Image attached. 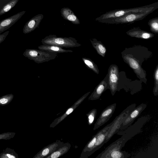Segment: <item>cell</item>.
Segmentation results:
<instances>
[{
	"label": "cell",
	"instance_id": "4",
	"mask_svg": "<svg viewBox=\"0 0 158 158\" xmlns=\"http://www.w3.org/2000/svg\"><path fill=\"white\" fill-rule=\"evenodd\" d=\"M23 55L36 63H41L54 60L57 56V53L34 49H27Z\"/></svg>",
	"mask_w": 158,
	"mask_h": 158
},
{
	"label": "cell",
	"instance_id": "8",
	"mask_svg": "<svg viewBox=\"0 0 158 158\" xmlns=\"http://www.w3.org/2000/svg\"><path fill=\"white\" fill-rule=\"evenodd\" d=\"M147 107L146 104L142 103L135 107L129 114L121 124L119 131L125 130L129 127Z\"/></svg>",
	"mask_w": 158,
	"mask_h": 158
},
{
	"label": "cell",
	"instance_id": "12",
	"mask_svg": "<svg viewBox=\"0 0 158 158\" xmlns=\"http://www.w3.org/2000/svg\"><path fill=\"white\" fill-rule=\"evenodd\" d=\"M109 89L108 81V74H106L104 79L95 87L88 99L94 100L98 99L106 89Z\"/></svg>",
	"mask_w": 158,
	"mask_h": 158
},
{
	"label": "cell",
	"instance_id": "22",
	"mask_svg": "<svg viewBox=\"0 0 158 158\" xmlns=\"http://www.w3.org/2000/svg\"><path fill=\"white\" fill-rule=\"evenodd\" d=\"M92 46L96 50L97 53L104 57L106 52V49L105 46L100 41L95 38L90 40Z\"/></svg>",
	"mask_w": 158,
	"mask_h": 158
},
{
	"label": "cell",
	"instance_id": "17",
	"mask_svg": "<svg viewBox=\"0 0 158 158\" xmlns=\"http://www.w3.org/2000/svg\"><path fill=\"white\" fill-rule=\"evenodd\" d=\"M60 13L63 18L73 24L78 25L80 21L77 16L72 10L68 7H64L60 10Z\"/></svg>",
	"mask_w": 158,
	"mask_h": 158
},
{
	"label": "cell",
	"instance_id": "1",
	"mask_svg": "<svg viewBox=\"0 0 158 158\" xmlns=\"http://www.w3.org/2000/svg\"><path fill=\"white\" fill-rule=\"evenodd\" d=\"M121 54L124 62L132 69L137 77L146 84V72L142 67V64L144 60L150 57L152 52L144 46L135 45L126 48Z\"/></svg>",
	"mask_w": 158,
	"mask_h": 158
},
{
	"label": "cell",
	"instance_id": "15",
	"mask_svg": "<svg viewBox=\"0 0 158 158\" xmlns=\"http://www.w3.org/2000/svg\"><path fill=\"white\" fill-rule=\"evenodd\" d=\"M126 33L131 37L144 39H151L155 35L153 33L143 30L139 27H134L128 31Z\"/></svg>",
	"mask_w": 158,
	"mask_h": 158
},
{
	"label": "cell",
	"instance_id": "3",
	"mask_svg": "<svg viewBox=\"0 0 158 158\" xmlns=\"http://www.w3.org/2000/svg\"><path fill=\"white\" fill-rule=\"evenodd\" d=\"M41 42L43 44L54 45L63 48H74L81 46L74 38L58 37L55 35H50L46 36L42 40Z\"/></svg>",
	"mask_w": 158,
	"mask_h": 158
},
{
	"label": "cell",
	"instance_id": "23",
	"mask_svg": "<svg viewBox=\"0 0 158 158\" xmlns=\"http://www.w3.org/2000/svg\"><path fill=\"white\" fill-rule=\"evenodd\" d=\"M19 0H11L0 8V16L8 12L14 7Z\"/></svg>",
	"mask_w": 158,
	"mask_h": 158
},
{
	"label": "cell",
	"instance_id": "5",
	"mask_svg": "<svg viewBox=\"0 0 158 158\" xmlns=\"http://www.w3.org/2000/svg\"><path fill=\"white\" fill-rule=\"evenodd\" d=\"M136 104H133L124 110L112 121V123L107 131V135L105 141L107 143L115 134L119 131L121 125L128 116L129 114L135 107Z\"/></svg>",
	"mask_w": 158,
	"mask_h": 158
},
{
	"label": "cell",
	"instance_id": "31",
	"mask_svg": "<svg viewBox=\"0 0 158 158\" xmlns=\"http://www.w3.org/2000/svg\"><path fill=\"white\" fill-rule=\"evenodd\" d=\"M7 156L9 158H15V157L10 154H7Z\"/></svg>",
	"mask_w": 158,
	"mask_h": 158
},
{
	"label": "cell",
	"instance_id": "30",
	"mask_svg": "<svg viewBox=\"0 0 158 158\" xmlns=\"http://www.w3.org/2000/svg\"><path fill=\"white\" fill-rule=\"evenodd\" d=\"M8 102V99L6 98H3L0 99V103L5 104L7 103Z\"/></svg>",
	"mask_w": 158,
	"mask_h": 158
},
{
	"label": "cell",
	"instance_id": "29",
	"mask_svg": "<svg viewBox=\"0 0 158 158\" xmlns=\"http://www.w3.org/2000/svg\"><path fill=\"white\" fill-rule=\"evenodd\" d=\"M11 0H0V8Z\"/></svg>",
	"mask_w": 158,
	"mask_h": 158
},
{
	"label": "cell",
	"instance_id": "25",
	"mask_svg": "<svg viewBox=\"0 0 158 158\" xmlns=\"http://www.w3.org/2000/svg\"><path fill=\"white\" fill-rule=\"evenodd\" d=\"M148 24L150 31L154 33L158 34V17H156L149 20Z\"/></svg>",
	"mask_w": 158,
	"mask_h": 158
},
{
	"label": "cell",
	"instance_id": "13",
	"mask_svg": "<svg viewBox=\"0 0 158 158\" xmlns=\"http://www.w3.org/2000/svg\"><path fill=\"white\" fill-rule=\"evenodd\" d=\"M112 123V122L98 132L96 142L90 153L89 156L100 148L105 143L107 131Z\"/></svg>",
	"mask_w": 158,
	"mask_h": 158
},
{
	"label": "cell",
	"instance_id": "21",
	"mask_svg": "<svg viewBox=\"0 0 158 158\" xmlns=\"http://www.w3.org/2000/svg\"><path fill=\"white\" fill-rule=\"evenodd\" d=\"M98 132L94 135L91 139L88 142L83 149L81 154V158H88L94 147L96 141Z\"/></svg>",
	"mask_w": 158,
	"mask_h": 158
},
{
	"label": "cell",
	"instance_id": "16",
	"mask_svg": "<svg viewBox=\"0 0 158 158\" xmlns=\"http://www.w3.org/2000/svg\"><path fill=\"white\" fill-rule=\"evenodd\" d=\"M64 143L60 140L52 143L44 148L36 155L38 158H45L59 148Z\"/></svg>",
	"mask_w": 158,
	"mask_h": 158
},
{
	"label": "cell",
	"instance_id": "11",
	"mask_svg": "<svg viewBox=\"0 0 158 158\" xmlns=\"http://www.w3.org/2000/svg\"><path fill=\"white\" fill-rule=\"evenodd\" d=\"M26 12L23 11L0 21V34L16 22Z\"/></svg>",
	"mask_w": 158,
	"mask_h": 158
},
{
	"label": "cell",
	"instance_id": "6",
	"mask_svg": "<svg viewBox=\"0 0 158 158\" xmlns=\"http://www.w3.org/2000/svg\"><path fill=\"white\" fill-rule=\"evenodd\" d=\"M153 11L130 13L108 20L104 23L110 24L131 23L144 19Z\"/></svg>",
	"mask_w": 158,
	"mask_h": 158
},
{
	"label": "cell",
	"instance_id": "7",
	"mask_svg": "<svg viewBox=\"0 0 158 158\" xmlns=\"http://www.w3.org/2000/svg\"><path fill=\"white\" fill-rule=\"evenodd\" d=\"M108 81L109 89L112 96L118 91L119 81L118 68L115 64L110 65L108 70Z\"/></svg>",
	"mask_w": 158,
	"mask_h": 158
},
{
	"label": "cell",
	"instance_id": "14",
	"mask_svg": "<svg viewBox=\"0 0 158 158\" xmlns=\"http://www.w3.org/2000/svg\"><path fill=\"white\" fill-rule=\"evenodd\" d=\"M44 15L39 14L33 17L27 22L24 26L23 32L24 34L29 33L38 27Z\"/></svg>",
	"mask_w": 158,
	"mask_h": 158
},
{
	"label": "cell",
	"instance_id": "10",
	"mask_svg": "<svg viewBox=\"0 0 158 158\" xmlns=\"http://www.w3.org/2000/svg\"><path fill=\"white\" fill-rule=\"evenodd\" d=\"M130 155L125 151H118L110 148L109 146L99 154L96 158H127Z\"/></svg>",
	"mask_w": 158,
	"mask_h": 158
},
{
	"label": "cell",
	"instance_id": "26",
	"mask_svg": "<svg viewBox=\"0 0 158 158\" xmlns=\"http://www.w3.org/2000/svg\"><path fill=\"white\" fill-rule=\"evenodd\" d=\"M154 86L153 89V93L155 96L158 95V64L156 66L154 73Z\"/></svg>",
	"mask_w": 158,
	"mask_h": 158
},
{
	"label": "cell",
	"instance_id": "27",
	"mask_svg": "<svg viewBox=\"0 0 158 158\" xmlns=\"http://www.w3.org/2000/svg\"><path fill=\"white\" fill-rule=\"evenodd\" d=\"M97 113V110L94 109L87 114L88 123L89 125H92L93 123Z\"/></svg>",
	"mask_w": 158,
	"mask_h": 158
},
{
	"label": "cell",
	"instance_id": "2",
	"mask_svg": "<svg viewBox=\"0 0 158 158\" xmlns=\"http://www.w3.org/2000/svg\"><path fill=\"white\" fill-rule=\"evenodd\" d=\"M158 8V2L142 6L128 9H116L107 11L95 19L99 22L104 23L106 22L122 16L134 13L145 12L154 11Z\"/></svg>",
	"mask_w": 158,
	"mask_h": 158
},
{
	"label": "cell",
	"instance_id": "24",
	"mask_svg": "<svg viewBox=\"0 0 158 158\" xmlns=\"http://www.w3.org/2000/svg\"><path fill=\"white\" fill-rule=\"evenodd\" d=\"M82 60L85 66L97 74L99 73V70L97 65L91 59L86 57H82Z\"/></svg>",
	"mask_w": 158,
	"mask_h": 158
},
{
	"label": "cell",
	"instance_id": "28",
	"mask_svg": "<svg viewBox=\"0 0 158 158\" xmlns=\"http://www.w3.org/2000/svg\"><path fill=\"white\" fill-rule=\"evenodd\" d=\"M9 31H7L3 34H0V44L3 42L8 35Z\"/></svg>",
	"mask_w": 158,
	"mask_h": 158
},
{
	"label": "cell",
	"instance_id": "18",
	"mask_svg": "<svg viewBox=\"0 0 158 158\" xmlns=\"http://www.w3.org/2000/svg\"><path fill=\"white\" fill-rule=\"evenodd\" d=\"M90 93V92H89L84 94L80 99L76 102L73 106L70 108H69L66 111L65 113L61 116L56 119L52 123L50 126H56L57 124L59 123L63 120L68 115L71 114L75 109L77 106Z\"/></svg>",
	"mask_w": 158,
	"mask_h": 158
},
{
	"label": "cell",
	"instance_id": "19",
	"mask_svg": "<svg viewBox=\"0 0 158 158\" xmlns=\"http://www.w3.org/2000/svg\"><path fill=\"white\" fill-rule=\"evenodd\" d=\"M39 49L57 53L72 52L73 51L65 49L63 48L58 46L48 44H42L38 47Z\"/></svg>",
	"mask_w": 158,
	"mask_h": 158
},
{
	"label": "cell",
	"instance_id": "20",
	"mask_svg": "<svg viewBox=\"0 0 158 158\" xmlns=\"http://www.w3.org/2000/svg\"><path fill=\"white\" fill-rule=\"evenodd\" d=\"M71 147L69 143H64L59 148L46 157V158H57L66 153Z\"/></svg>",
	"mask_w": 158,
	"mask_h": 158
},
{
	"label": "cell",
	"instance_id": "9",
	"mask_svg": "<svg viewBox=\"0 0 158 158\" xmlns=\"http://www.w3.org/2000/svg\"><path fill=\"white\" fill-rule=\"evenodd\" d=\"M116 106V103H113L108 106L102 111L94 124V130L97 129L109 120L114 111Z\"/></svg>",
	"mask_w": 158,
	"mask_h": 158
}]
</instances>
